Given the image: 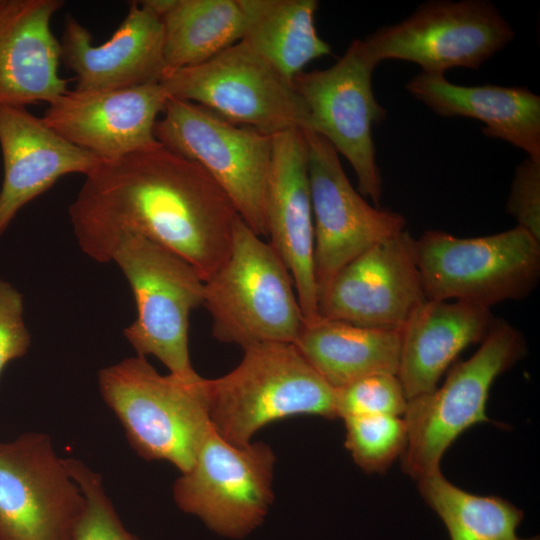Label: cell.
Listing matches in <instances>:
<instances>
[{
  "mask_svg": "<svg viewBox=\"0 0 540 540\" xmlns=\"http://www.w3.org/2000/svg\"><path fill=\"white\" fill-rule=\"evenodd\" d=\"M69 215L78 245L99 263L136 235L182 257L204 282L227 260L239 216L201 165L161 143L102 161L85 175Z\"/></svg>",
  "mask_w": 540,
  "mask_h": 540,
  "instance_id": "obj_1",
  "label": "cell"
},
{
  "mask_svg": "<svg viewBox=\"0 0 540 540\" xmlns=\"http://www.w3.org/2000/svg\"><path fill=\"white\" fill-rule=\"evenodd\" d=\"M98 385L139 456L168 461L181 473L191 468L212 428L208 379L161 375L137 355L102 368Z\"/></svg>",
  "mask_w": 540,
  "mask_h": 540,
  "instance_id": "obj_2",
  "label": "cell"
},
{
  "mask_svg": "<svg viewBox=\"0 0 540 540\" xmlns=\"http://www.w3.org/2000/svg\"><path fill=\"white\" fill-rule=\"evenodd\" d=\"M229 373L208 379V414L213 430L242 447L276 420L315 415L338 418L335 389L293 343H260L243 349Z\"/></svg>",
  "mask_w": 540,
  "mask_h": 540,
  "instance_id": "obj_3",
  "label": "cell"
},
{
  "mask_svg": "<svg viewBox=\"0 0 540 540\" xmlns=\"http://www.w3.org/2000/svg\"><path fill=\"white\" fill-rule=\"evenodd\" d=\"M202 305L211 316L213 337L242 350L294 343L304 325L287 267L239 216L227 260L204 282Z\"/></svg>",
  "mask_w": 540,
  "mask_h": 540,
  "instance_id": "obj_4",
  "label": "cell"
},
{
  "mask_svg": "<svg viewBox=\"0 0 540 540\" xmlns=\"http://www.w3.org/2000/svg\"><path fill=\"white\" fill-rule=\"evenodd\" d=\"M415 252L428 300L490 308L526 298L540 278V241L518 226L472 238L428 230Z\"/></svg>",
  "mask_w": 540,
  "mask_h": 540,
  "instance_id": "obj_5",
  "label": "cell"
},
{
  "mask_svg": "<svg viewBox=\"0 0 540 540\" xmlns=\"http://www.w3.org/2000/svg\"><path fill=\"white\" fill-rule=\"evenodd\" d=\"M526 349L520 331L497 320L475 354L454 365L441 387L408 400L403 417L407 426L401 456L404 473L417 481L439 471L444 453L463 432L492 422L486 414L490 388Z\"/></svg>",
  "mask_w": 540,
  "mask_h": 540,
  "instance_id": "obj_6",
  "label": "cell"
},
{
  "mask_svg": "<svg viewBox=\"0 0 540 540\" xmlns=\"http://www.w3.org/2000/svg\"><path fill=\"white\" fill-rule=\"evenodd\" d=\"M155 138L201 165L228 196L239 217L267 237V190L272 136L227 121L190 101L169 97Z\"/></svg>",
  "mask_w": 540,
  "mask_h": 540,
  "instance_id": "obj_7",
  "label": "cell"
},
{
  "mask_svg": "<svg viewBox=\"0 0 540 540\" xmlns=\"http://www.w3.org/2000/svg\"><path fill=\"white\" fill-rule=\"evenodd\" d=\"M129 282L136 319L124 335L137 355H153L180 377L198 375L189 354V318L203 304L204 281L182 257L146 238L130 235L112 257Z\"/></svg>",
  "mask_w": 540,
  "mask_h": 540,
  "instance_id": "obj_8",
  "label": "cell"
},
{
  "mask_svg": "<svg viewBox=\"0 0 540 540\" xmlns=\"http://www.w3.org/2000/svg\"><path fill=\"white\" fill-rule=\"evenodd\" d=\"M160 83L169 97L271 136L294 128L310 131L293 82L241 40L199 65L167 72Z\"/></svg>",
  "mask_w": 540,
  "mask_h": 540,
  "instance_id": "obj_9",
  "label": "cell"
},
{
  "mask_svg": "<svg viewBox=\"0 0 540 540\" xmlns=\"http://www.w3.org/2000/svg\"><path fill=\"white\" fill-rule=\"evenodd\" d=\"M514 31L495 5L484 0L425 2L406 19L376 29L361 39L376 66L398 59L421 72L441 74L456 68L478 69L514 39Z\"/></svg>",
  "mask_w": 540,
  "mask_h": 540,
  "instance_id": "obj_10",
  "label": "cell"
},
{
  "mask_svg": "<svg viewBox=\"0 0 540 540\" xmlns=\"http://www.w3.org/2000/svg\"><path fill=\"white\" fill-rule=\"evenodd\" d=\"M275 462L266 443L234 446L211 428L191 468L174 482V501L217 535L245 538L273 503Z\"/></svg>",
  "mask_w": 540,
  "mask_h": 540,
  "instance_id": "obj_11",
  "label": "cell"
},
{
  "mask_svg": "<svg viewBox=\"0 0 540 540\" xmlns=\"http://www.w3.org/2000/svg\"><path fill=\"white\" fill-rule=\"evenodd\" d=\"M375 67L361 39H355L332 66L301 72L293 85L307 108L310 131L323 136L346 158L357 177L359 193L380 207L382 177L372 126L385 118L386 111L373 94Z\"/></svg>",
  "mask_w": 540,
  "mask_h": 540,
  "instance_id": "obj_12",
  "label": "cell"
},
{
  "mask_svg": "<svg viewBox=\"0 0 540 540\" xmlns=\"http://www.w3.org/2000/svg\"><path fill=\"white\" fill-rule=\"evenodd\" d=\"M85 504L48 435L0 442V540H73Z\"/></svg>",
  "mask_w": 540,
  "mask_h": 540,
  "instance_id": "obj_13",
  "label": "cell"
},
{
  "mask_svg": "<svg viewBox=\"0 0 540 540\" xmlns=\"http://www.w3.org/2000/svg\"><path fill=\"white\" fill-rule=\"evenodd\" d=\"M304 135L318 293L355 257L403 231L406 220L397 212L370 205L350 183L334 147L318 133L304 131Z\"/></svg>",
  "mask_w": 540,
  "mask_h": 540,
  "instance_id": "obj_14",
  "label": "cell"
},
{
  "mask_svg": "<svg viewBox=\"0 0 540 540\" xmlns=\"http://www.w3.org/2000/svg\"><path fill=\"white\" fill-rule=\"evenodd\" d=\"M425 295L407 230L371 246L318 291V317L400 331Z\"/></svg>",
  "mask_w": 540,
  "mask_h": 540,
  "instance_id": "obj_15",
  "label": "cell"
},
{
  "mask_svg": "<svg viewBox=\"0 0 540 540\" xmlns=\"http://www.w3.org/2000/svg\"><path fill=\"white\" fill-rule=\"evenodd\" d=\"M169 98L161 83L112 90H67L42 120L72 144L110 161L159 144L158 115Z\"/></svg>",
  "mask_w": 540,
  "mask_h": 540,
  "instance_id": "obj_16",
  "label": "cell"
},
{
  "mask_svg": "<svg viewBox=\"0 0 540 540\" xmlns=\"http://www.w3.org/2000/svg\"><path fill=\"white\" fill-rule=\"evenodd\" d=\"M272 142L267 237L290 273L304 323L309 324L319 317L306 139L303 130L294 128L273 135Z\"/></svg>",
  "mask_w": 540,
  "mask_h": 540,
  "instance_id": "obj_17",
  "label": "cell"
},
{
  "mask_svg": "<svg viewBox=\"0 0 540 540\" xmlns=\"http://www.w3.org/2000/svg\"><path fill=\"white\" fill-rule=\"evenodd\" d=\"M126 17L111 38L94 45L73 16L65 19L61 60L77 76L78 90H112L160 83L167 72L161 18L129 2Z\"/></svg>",
  "mask_w": 540,
  "mask_h": 540,
  "instance_id": "obj_18",
  "label": "cell"
},
{
  "mask_svg": "<svg viewBox=\"0 0 540 540\" xmlns=\"http://www.w3.org/2000/svg\"><path fill=\"white\" fill-rule=\"evenodd\" d=\"M0 239L19 210L62 176L87 175L101 162L64 139L25 106L0 105Z\"/></svg>",
  "mask_w": 540,
  "mask_h": 540,
  "instance_id": "obj_19",
  "label": "cell"
},
{
  "mask_svg": "<svg viewBox=\"0 0 540 540\" xmlns=\"http://www.w3.org/2000/svg\"><path fill=\"white\" fill-rule=\"evenodd\" d=\"M61 0H0V105L50 104L67 89L51 18Z\"/></svg>",
  "mask_w": 540,
  "mask_h": 540,
  "instance_id": "obj_20",
  "label": "cell"
},
{
  "mask_svg": "<svg viewBox=\"0 0 540 540\" xmlns=\"http://www.w3.org/2000/svg\"><path fill=\"white\" fill-rule=\"evenodd\" d=\"M495 319L490 308L463 301L426 300L400 330L397 371L408 400L433 391L469 345L482 342Z\"/></svg>",
  "mask_w": 540,
  "mask_h": 540,
  "instance_id": "obj_21",
  "label": "cell"
},
{
  "mask_svg": "<svg viewBox=\"0 0 540 540\" xmlns=\"http://www.w3.org/2000/svg\"><path fill=\"white\" fill-rule=\"evenodd\" d=\"M405 88L437 115L476 119L483 124V134L506 141L540 162V97L528 88L461 86L444 75L423 72Z\"/></svg>",
  "mask_w": 540,
  "mask_h": 540,
  "instance_id": "obj_22",
  "label": "cell"
},
{
  "mask_svg": "<svg viewBox=\"0 0 540 540\" xmlns=\"http://www.w3.org/2000/svg\"><path fill=\"white\" fill-rule=\"evenodd\" d=\"M293 344L334 389L373 374L397 375L400 331L318 318L304 323Z\"/></svg>",
  "mask_w": 540,
  "mask_h": 540,
  "instance_id": "obj_23",
  "label": "cell"
},
{
  "mask_svg": "<svg viewBox=\"0 0 540 540\" xmlns=\"http://www.w3.org/2000/svg\"><path fill=\"white\" fill-rule=\"evenodd\" d=\"M238 2L244 18L241 41L292 82L309 62L330 54V45L319 37L314 24L318 1Z\"/></svg>",
  "mask_w": 540,
  "mask_h": 540,
  "instance_id": "obj_24",
  "label": "cell"
},
{
  "mask_svg": "<svg viewBox=\"0 0 540 540\" xmlns=\"http://www.w3.org/2000/svg\"><path fill=\"white\" fill-rule=\"evenodd\" d=\"M160 18L167 72L199 65L243 36L238 0H170Z\"/></svg>",
  "mask_w": 540,
  "mask_h": 540,
  "instance_id": "obj_25",
  "label": "cell"
},
{
  "mask_svg": "<svg viewBox=\"0 0 540 540\" xmlns=\"http://www.w3.org/2000/svg\"><path fill=\"white\" fill-rule=\"evenodd\" d=\"M417 483L421 496L444 522L451 540H539L538 536L517 535L524 513L501 497L462 490L440 470Z\"/></svg>",
  "mask_w": 540,
  "mask_h": 540,
  "instance_id": "obj_26",
  "label": "cell"
},
{
  "mask_svg": "<svg viewBox=\"0 0 540 540\" xmlns=\"http://www.w3.org/2000/svg\"><path fill=\"white\" fill-rule=\"evenodd\" d=\"M345 446L354 462L367 473L385 472L401 457L407 444L404 418L363 415L343 418Z\"/></svg>",
  "mask_w": 540,
  "mask_h": 540,
  "instance_id": "obj_27",
  "label": "cell"
},
{
  "mask_svg": "<svg viewBox=\"0 0 540 540\" xmlns=\"http://www.w3.org/2000/svg\"><path fill=\"white\" fill-rule=\"evenodd\" d=\"M65 464L86 500L73 540H141L125 528L100 474L78 459L65 458Z\"/></svg>",
  "mask_w": 540,
  "mask_h": 540,
  "instance_id": "obj_28",
  "label": "cell"
},
{
  "mask_svg": "<svg viewBox=\"0 0 540 540\" xmlns=\"http://www.w3.org/2000/svg\"><path fill=\"white\" fill-rule=\"evenodd\" d=\"M336 391L339 418L363 415H404L408 399L395 374L379 373L353 381Z\"/></svg>",
  "mask_w": 540,
  "mask_h": 540,
  "instance_id": "obj_29",
  "label": "cell"
},
{
  "mask_svg": "<svg viewBox=\"0 0 540 540\" xmlns=\"http://www.w3.org/2000/svg\"><path fill=\"white\" fill-rule=\"evenodd\" d=\"M506 212L540 241V162L527 157L516 167Z\"/></svg>",
  "mask_w": 540,
  "mask_h": 540,
  "instance_id": "obj_30",
  "label": "cell"
},
{
  "mask_svg": "<svg viewBox=\"0 0 540 540\" xmlns=\"http://www.w3.org/2000/svg\"><path fill=\"white\" fill-rule=\"evenodd\" d=\"M22 294L0 279V374L10 361L25 355L31 343L25 325Z\"/></svg>",
  "mask_w": 540,
  "mask_h": 540,
  "instance_id": "obj_31",
  "label": "cell"
}]
</instances>
